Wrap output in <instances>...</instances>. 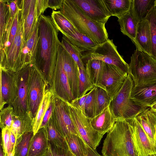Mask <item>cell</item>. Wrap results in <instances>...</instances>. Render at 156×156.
Returning a JSON list of instances; mask_svg holds the SVG:
<instances>
[{"instance_id": "cell-1", "label": "cell", "mask_w": 156, "mask_h": 156, "mask_svg": "<svg viewBox=\"0 0 156 156\" xmlns=\"http://www.w3.org/2000/svg\"><path fill=\"white\" fill-rule=\"evenodd\" d=\"M38 37L33 64L46 84L51 86L60 41L59 30L51 16L41 15L38 19Z\"/></svg>"}, {"instance_id": "cell-2", "label": "cell", "mask_w": 156, "mask_h": 156, "mask_svg": "<svg viewBox=\"0 0 156 156\" xmlns=\"http://www.w3.org/2000/svg\"><path fill=\"white\" fill-rule=\"evenodd\" d=\"M60 11L79 32L97 44H102L108 39L105 24L95 22L89 18L73 0H63Z\"/></svg>"}, {"instance_id": "cell-3", "label": "cell", "mask_w": 156, "mask_h": 156, "mask_svg": "<svg viewBox=\"0 0 156 156\" xmlns=\"http://www.w3.org/2000/svg\"><path fill=\"white\" fill-rule=\"evenodd\" d=\"M103 156H138L126 120H116L104 140Z\"/></svg>"}, {"instance_id": "cell-4", "label": "cell", "mask_w": 156, "mask_h": 156, "mask_svg": "<svg viewBox=\"0 0 156 156\" xmlns=\"http://www.w3.org/2000/svg\"><path fill=\"white\" fill-rule=\"evenodd\" d=\"M133 87V81L128 74L121 88L112 99L109 106L116 120L133 119L147 108L139 105L131 98Z\"/></svg>"}, {"instance_id": "cell-5", "label": "cell", "mask_w": 156, "mask_h": 156, "mask_svg": "<svg viewBox=\"0 0 156 156\" xmlns=\"http://www.w3.org/2000/svg\"><path fill=\"white\" fill-rule=\"evenodd\" d=\"M134 86H139L156 81V60L136 49L131 57L128 74Z\"/></svg>"}, {"instance_id": "cell-6", "label": "cell", "mask_w": 156, "mask_h": 156, "mask_svg": "<svg viewBox=\"0 0 156 156\" xmlns=\"http://www.w3.org/2000/svg\"><path fill=\"white\" fill-rule=\"evenodd\" d=\"M80 53L82 60L84 66L88 60L98 59L106 64L114 66L122 72L128 74L129 65L118 52L117 47L112 39H108L105 42L98 44L93 49Z\"/></svg>"}, {"instance_id": "cell-7", "label": "cell", "mask_w": 156, "mask_h": 156, "mask_svg": "<svg viewBox=\"0 0 156 156\" xmlns=\"http://www.w3.org/2000/svg\"><path fill=\"white\" fill-rule=\"evenodd\" d=\"M67 103L71 117L80 136L87 146L96 149L104 135L93 128L90 119L86 117L81 109Z\"/></svg>"}, {"instance_id": "cell-8", "label": "cell", "mask_w": 156, "mask_h": 156, "mask_svg": "<svg viewBox=\"0 0 156 156\" xmlns=\"http://www.w3.org/2000/svg\"><path fill=\"white\" fill-rule=\"evenodd\" d=\"M32 65H27L15 72L16 94L12 105L15 114L17 115H23L29 112L28 88Z\"/></svg>"}, {"instance_id": "cell-9", "label": "cell", "mask_w": 156, "mask_h": 156, "mask_svg": "<svg viewBox=\"0 0 156 156\" xmlns=\"http://www.w3.org/2000/svg\"><path fill=\"white\" fill-rule=\"evenodd\" d=\"M24 44L23 23L20 21L12 45L3 55H0V68L16 72L23 67L22 51Z\"/></svg>"}, {"instance_id": "cell-10", "label": "cell", "mask_w": 156, "mask_h": 156, "mask_svg": "<svg viewBox=\"0 0 156 156\" xmlns=\"http://www.w3.org/2000/svg\"><path fill=\"white\" fill-rule=\"evenodd\" d=\"M51 118L55 127L65 137L72 134L80 136L71 117L67 103L55 96Z\"/></svg>"}, {"instance_id": "cell-11", "label": "cell", "mask_w": 156, "mask_h": 156, "mask_svg": "<svg viewBox=\"0 0 156 156\" xmlns=\"http://www.w3.org/2000/svg\"><path fill=\"white\" fill-rule=\"evenodd\" d=\"M45 85L42 76L32 64L28 85V99L29 113L33 121L42 100Z\"/></svg>"}, {"instance_id": "cell-12", "label": "cell", "mask_w": 156, "mask_h": 156, "mask_svg": "<svg viewBox=\"0 0 156 156\" xmlns=\"http://www.w3.org/2000/svg\"><path fill=\"white\" fill-rule=\"evenodd\" d=\"M126 120L130 126L132 137L138 156L156 155V145L150 140L135 118Z\"/></svg>"}, {"instance_id": "cell-13", "label": "cell", "mask_w": 156, "mask_h": 156, "mask_svg": "<svg viewBox=\"0 0 156 156\" xmlns=\"http://www.w3.org/2000/svg\"><path fill=\"white\" fill-rule=\"evenodd\" d=\"M50 88L55 97L66 102L70 103L73 99L58 50L52 82Z\"/></svg>"}, {"instance_id": "cell-14", "label": "cell", "mask_w": 156, "mask_h": 156, "mask_svg": "<svg viewBox=\"0 0 156 156\" xmlns=\"http://www.w3.org/2000/svg\"><path fill=\"white\" fill-rule=\"evenodd\" d=\"M127 75L115 66L105 63L102 78L96 87L106 91L112 99L121 88Z\"/></svg>"}, {"instance_id": "cell-15", "label": "cell", "mask_w": 156, "mask_h": 156, "mask_svg": "<svg viewBox=\"0 0 156 156\" xmlns=\"http://www.w3.org/2000/svg\"><path fill=\"white\" fill-rule=\"evenodd\" d=\"M63 67L67 77L74 99L79 98V67L73 58L65 49L61 42L58 48Z\"/></svg>"}, {"instance_id": "cell-16", "label": "cell", "mask_w": 156, "mask_h": 156, "mask_svg": "<svg viewBox=\"0 0 156 156\" xmlns=\"http://www.w3.org/2000/svg\"><path fill=\"white\" fill-rule=\"evenodd\" d=\"M0 110L5 105H12L16 94L15 72L0 68Z\"/></svg>"}, {"instance_id": "cell-17", "label": "cell", "mask_w": 156, "mask_h": 156, "mask_svg": "<svg viewBox=\"0 0 156 156\" xmlns=\"http://www.w3.org/2000/svg\"><path fill=\"white\" fill-rule=\"evenodd\" d=\"M88 17L99 23L105 24L111 16L102 0H73Z\"/></svg>"}, {"instance_id": "cell-18", "label": "cell", "mask_w": 156, "mask_h": 156, "mask_svg": "<svg viewBox=\"0 0 156 156\" xmlns=\"http://www.w3.org/2000/svg\"><path fill=\"white\" fill-rule=\"evenodd\" d=\"M131 98L142 107H151L156 102V81L142 86H133Z\"/></svg>"}, {"instance_id": "cell-19", "label": "cell", "mask_w": 156, "mask_h": 156, "mask_svg": "<svg viewBox=\"0 0 156 156\" xmlns=\"http://www.w3.org/2000/svg\"><path fill=\"white\" fill-rule=\"evenodd\" d=\"M150 140L156 145V113L147 107L135 117Z\"/></svg>"}, {"instance_id": "cell-20", "label": "cell", "mask_w": 156, "mask_h": 156, "mask_svg": "<svg viewBox=\"0 0 156 156\" xmlns=\"http://www.w3.org/2000/svg\"><path fill=\"white\" fill-rule=\"evenodd\" d=\"M38 19H37L33 31L27 41L24 43L22 51L23 66L32 63L35 59L38 37Z\"/></svg>"}, {"instance_id": "cell-21", "label": "cell", "mask_w": 156, "mask_h": 156, "mask_svg": "<svg viewBox=\"0 0 156 156\" xmlns=\"http://www.w3.org/2000/svg\"><path fill=\"white\" fill-rule=\"evenodd\" d=\"M90 120L93 128L100 134L104 135L112 129L116 120L108 106L98 115L90 119Z\"/></svg>"}, {"instance_id": "cell-22", "label": "cell", "mask_w": 156, "mask_h": 156, "mask_svg": "<svg viewBox=\"0 0 156 156\" xmlns=\"http://www.w3.org/2000/svg\"><path fill=\"white\" fill-rule=\"evenodd\" d=\"M135 41L136 49L151 56V43L150 26L146 19L138 23Z\"/></svg>"}, {"instance_id": "cell-23", "label": "cell", "mask_w": 156, "mask_h": 156, "mask_svg": "<svg viewBox=\"0 0 156 156\" xmlns=\"http://www.w3.org/2000/svg\"><path fill=\"white\" fill-rule=\"evenodd\" d=\"M49 148L45 129L41 128L32 139L27 156H45Z\"/></svg>"}, {"instance_id": "cell-24", "label": "cell", "mask_w": 156, "mask_h": 156, "mask_svg": "<svg viewBox=\"0 0 156 156\" xmlns=\"http://www.w3.org/2000/svg\"><path fill=\"white\" fill-rule=\"evenodd\" d=\"M118 21L121 32L127 36L136 47L135 38L138 23L133 14L131 5L129 11L118 18Z\"/></svg>"}, {"instance_id": "cell-25", "label": "cell", "mask_w": 156, "mask_h": 156, "mask_svg": "<svg viewBox=\"0 0 156 156\" xmlns=\"http://www.w3.org/2000/svg\"><path fill=\"white\" fill-rule=\"evenodd\" d=\"M20 9H18L15 16L10 18L6 27L2 46L0 47V55H3L12 45L16 34L21 16Z\"/></svg>"}, {"instance_id": "cell-26", "label": "cell", "mask_w": 156, "mask_h": 156, "mask_svg": "<svg viewBox=\"0 0 156 156\" xmlns=\"http://www.w3.org/2000/svg\"><path fill=\"white\" fill-rule=\"evenodd\" d=\"M33 119L29 112L20 116L14 113L10 130L17 139L26 133L33 132Z\"/></svg>"}, {"instance_id": "cell-27", "label": "cell", "mask_w": 156, "mask_h": 156, "mask_svg": "<svg viewBox=\"0 0 156 156\" xmlns=\"http://www.w3.org/2000/svg\"><path fill=\"white\" fill-rule=\"evenodd\" d=\"M62 35L71 44L77 48L80 52L90 50L98 44L78 31L73 34Z\"/></svg>"}, {"instance_id": "cell-28", "label": "cell", "mask_w": 156, "mask_h": 156, "mask_svg": "<svg viewBox=\"0 0 156 156\" xmlns=\"http://www.w3.org/2000/svg\"><path fill=\"white\" fill-rule=\"evenodd\" d=\"M54 94L50 87L46 84L43 97L33 122L34 135L40 128L43 118Z\"/></svg>"}, {"instance_id": "cell-29", "label": "cell", "mask_w": 156, "mask_h": 156, "mask_svg": "<svg viewBox=\"0 0 156 156\" xmlns=\"http://www.w3.org/2000/svg\"><path fill=\"white\" fill-rule=\"evenodd\" d=\"M105 62L98 59L88 60L85 66L86 71L91 83L96 87L102 78Z\"/></svg>"}, {"instance_id": "cell-30", "label": "cell", "mask_w": 156, "mask_h": 156, "mask_svg": "<svg viewBox=\"0 0 156 156\" xmlns=\"http://www.w3.org/2000/svg\"><path fill=\"white\" fill-rule=\"evenodd\" d=\"M110 16L119 18L129 10L131 0H102Z\"/></svg>"}, {"instance_id": "cell-31", "label": "cell", "mask_w": 156, "mask_h": 156, "mask_svg": "<svg viewBox=\"0 0 156 156\" xmlns=\"http://www.w3.org/2000/svg\"><path fill=\"white\" fill-rule=\"evenodd\" d=\"M155 0H131L133 11L138 23L145 19L155 6Z\"/></svg>"}, {"instance_id": "cell-32", "label": "cell", "mask_w": 156, "mask_h": 156, "mask_svg": "<svg viewBox=\"0 0 156 156\" xmlns=\"http://www.w3.org/2000/svg\"><path fill=\"white\" fill-rule=\"evenodd\" d=\"M51 17L59 31L62 34H73L78 31L60 10H53Z\"/></svg>"}, {"instance_id": "cell-33", "label": "cell", "mask_w": 156, "mask_h": 156, "mask_svg": "<svg viewBox=\"0 0 156 156\" xmlns=\"http://www.w3.org/2000/svg\"><path fill=\"white\" fill-rule=\"evenodd\" d=\"M44 128L48 141L52 142L59 147L69 150L65 137L55 127L51 117Z\"/></svg>"}, {"instance_id": "cell-34", "label": "cell", "mask_w": 156, "mask_h": 156, "mask_svg": "<svg viewBox=\"0 0 156 156\" xmlns=\"http://www.w3.org/2000/svg\"><path fill=\"white\" fill-rule=\"evenodd\" d=\"M70 151L74 156H87V144L79 136L70 134L65 137Z\"/></svg>"}, {"instance_id": "cell-35", "label": "cell", "mask_w": 156, "mask_h": 156, "mask_svg": "<svg viewBox=\"0 0 156 156\" xmlns=\"http://www.w3.org/2000/svg\"><path fill=\"white\" fill-rule=\"evenodd\" d=\"M36 0H32L29 12L23 23L24 43L31 35L37 19L36 16Z\"/></svg>"}, {"instance_id": "cell-36", "label": "cell", "mask_w": 156, "mask_h": 156, "mask_svg": "<svg viewBox=\"0 0 156 156\" xmlns=\"http://www.w3.org/2000/svg\"><path fill=\"white\" fill-rule=\"evenodd\" d=\"M10 20L8 0H0V47L2 46L7 26Z\"/></svg>"}, {"instance_id": "cell-37", "label": "cell", "mask_w": 156, "mask_h": 156, "mask_svg": "<svg viewBox=\"0 0 156 156\" xmlns=\"http://www.w3.org/2000/svg\"><path fill=\"white\" fill-rule=\"evenodd\" d=\"M34 135L33 132L24 133L16 139L15 156H27L30 143Z\"/></svg>"}, {"instance_id": "cell-38", "label": "cell", "mask_w": 156, "mask_h": 156, "mask_svg": "<svg viewBox=\"0 0 156 156\" xmlns=\"http://www.w3.org/2000/svg\"><path fill=\"white\" fill-rule=\"evenodd\" d=\"M148 21L151 43V56L156 60V7L151 10L146 18Z\"/></svg>"}, {"instance_id": "cell-39", "label": "cell", "mask_w": 156, "mask_h": 156, "mask_svg": "<svg viewBox=\"0 0 156 156\" xmlns=\"http://www.w3.org/2000/svg\"><path fill=\"white\" fill-rule=\"evenodd\" d=\"M96 87V107L95 116L109 106L112 98L107 92L102 88Z\"/></svg>"}, {"instance_id": "cell-40", "label": "cell", "mask_w": 156, "mask_h": 156, "mask_svg": "<svg viewBox=\"0 0 156 156\" xmlns=\"http://www.w3.org/2000/svg\"><path fill=\"white\" fill-rule=\"evenodd\" d=\"M61 43L75 61L79 68L86 70L85 66L82 60L80 52L78 49L71 44L63 36Z\"/></svg>"}, {"instance_id": "cell-41", "label": "cell", "mask_w": 156, "mask_h": 156, "mask_svg": "<svg viewBox=\"0 0 156 156\" xmlns=\"http://www.w3.org/2000/svg\"><path fill=\"white\" fill-rule=\"evenodd\" d=\"M85 101L84 113L86 117L91 119L95 116L96 107V87L90 90Z\"/></svg>"}, {"instance_id": "cell-42", "label": "cell", "mask_w": 156, "mask_h": 156, "mask_svg": "<svg viewBox=\"0 0 156 156\" xmlns=\"http://www.w3.org/2000/svg\"><path fill=\"white\" fill-rule=\"evenodd\" d=\"M79 72L80 98L85 95L87 91H90L95 86L90 81L86 70L79 68Z\"/></svg>"}, {"instance_id": "cell-43", "label": "cell", "mask_w": 156, "mask_h": 156, "mask_svg": "<svg viewBox=\"0 0 156 156\" xmlns=\"http://www.w3.org/2000/svg\"><path fill=\"white\" fill-rule=\"evenodd\" d=\"M14 113L13 108L11 105H9L0 110V126L1 129L5 128L10 129Z\"/></svg>"}, {"instance_id": "cell-44", "label": "cell", "mask_w": 156, "mask_h": 156, "mask_svg": "<svg viewBox=\"0 0 156 156\" xmlns=\"http://www.w3.org/2000/svg\"><path fill=\"white\" fill-rule=\"evenodd\" d=\"M11 131L8 129H2V146L4 156H15V152L13 151L10 140Z\"/></svg>"}, {"instance_id": "cell-45", "label": "cell", "mask_w": 156, "mask_h": 156, "mask_svg": "<svg viewBox=\"0 0 156 156\" xmlns=\"http://www.w3.org/2000/svg\"><path fill=\"white\" fill-rule=\"evenodd\" d=\"M48 144L53 156H73V154L69 150L59 147L51 141H48Z\"/></svg>"}, {"instance_id": "cell-46", "label": "cell", "mask_w": 156, "mask_h": 156, "mask_svg": "<svg viewBox=\"0 0 156 156\" xmlns=\"http://www.w3.org/2000/svg\"><path fill=\"white\" fill-rule=\"evenodd\" d=\"M31 1L32 0L18 1V6L21 10L20 21L23 23L29 12Z\"/></svg>"}, {"instance_id": "cell-47", "label": "cell", "mask_w": 156, "mask_h": 156, "mask_svg": "<svg viewBox=\"0 0 156 156\" xmlns=\"http://www.w3.org/2000/svg\"><path fill=\"white\" fill-rule=\"evenodd\" d=\"M54 95L44 115L40 128L46 126L52 116L54 107Z\"/></svg>"}, {"instance_id": "cell-48", "label": "cell", "mask_w": 156, "mask_h": 156, "mask_svg": "<svg viewBox=\"0 0 156 156\" xmlns=\"http://www.w3.org/2000/svg\"><path fill=\"white\" fill-rule=\"evenodd\" d=\"M48 0H36V11L37 19L42 15L45 10L48 8Z\"/></svg>"}, {"instance_id": "cell-49", "label": "cell", "mask_w": 156, "mask_h": 156, "mask_svg": "<svg viewBox=\"0 0 156 156\" xmlns=\"http://www.w3.org/2000/svg\"><path fill=\"white\" fill-rule=\"evenodd\" d=\"M88 94L89 93L81 97L73 99L70 103L73 105L81 109L84 114L85 103Z\"/></svg>"}, {"instance_id": "cell-50", "label": "cell", "mask_w": 156, "mask_h": 156, "mask_svg": "<svg viewBox=\"0 0 156 156\" xmlns=\"http://www.w3.org/2000/svg\"><path fill=\"white\" fill-rule=\"evenodd\" d=\"M9 6L10 18L13 17L19 8L17 0H8Z\"/></svg>"}, {"instance_id": "cell-51", "label": "cell", "mask_w": 156, "mask_h": 156, "mask_svg": "<svg viewBox=\"0 0 156 156\" xmlns=\"http://www.w3.org/2000/svg\"><path fill=\"white\" fill-rule=\"evenodd\" d=\"M63 0H48V8L53 9H60L61 8Z\"/></svg>"}, {"instance_id": "cell-52", "label": "cell", "mask_w": 156, "mask_h": 156, "mask_svg": "<svg viewBox=\"0 0 156 156\" xmlns=\"http://www.w3.org/2000/svg\"><path fill=\"white\" fill-rule=\"evenodd\" d=\"M87 156H102L99 154L95 149L91 148L87 145Z\"/></svg>"}, {"instance_id": "cell-53", "label": "cell", "mask_w": 156, "mask_h": 156, "mask_svg": "<svg viewBox=\"0 0 156 156\" xmlns=\"http://www.w3.org/2000/svg\"><path fill=\"white\" fill-rule=\"evenodd\" d=\"M45 156H53L49 147Z\"/></svg>"}, {"instance_id": "cell-54", "label": "cell", "mask_w": 156, "mask_h": 156, "mask_svg": "<svg viewBox=\"0 0 156 156\" xmlns=\"http://www.w3.org/2000/svg\"><path fill=\"white\" fill-rule=\"evenodd\" d=\"M150 108L153 111L156 113V102L152 105Z\"/></svg>"}, {"instance_id": "cell-55", "label": "cell", "mask_w": 156, "mask_h": 156, "mask_svg": "<svg viewBox=\"0 0 156 156\" xmlns=\"http://www.w3.org/2000/svg\"><path fill=\"white\" fill-rule=\"evenodd\" d=\"M0 156H4V154L3 149L2 146L1 145L0 147Z\"/></svg>"}, {"instance_id": "cell-56", "label": "cell", "mask_w": 156, "mask_h": 156, "mask_svg": "<svg viewBox=\"0 0 156 156\" xmlns=\"http://www.w3.org/2000/svg\"><path fill=\"white\" fill-rule=\"evenodd\" d=\"M154 5L155 7H156V0H155L154 2Z\"/></svg>"}, {"instance_id": "cell-57", "label": "cell", "mask_w": 156, "mask_h": 156, "mask_svg": "<svg viewBox=\"0 0 156 156\" xmlns=\"http://www.w3.org/2000/svg\"><path fill=\"white\" fill-rule=\"evenodd\" d=\"M153 156H156V155H154Z\"/></svg>"}, {"instance_id": "cell-58", "label": "cell", "mask_w": 156, "mask_h": 156, "mask_svg": "<svg viewBox=\"0 0 156 156\" xmlns=\"http://www.w3.org/2000/svg\"><path fill=\"white\" fill-rule=\"evenodd\" d=\"M73 156H74V155H73Z\"/></svg>"}]
</instances>
